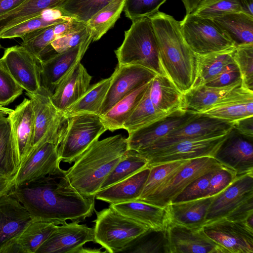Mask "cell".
Returning a JSON list of instances; mask_svg holds the SVG:
<instances>
[{
  "instance_id": "obj_1",
  "label": "cell",
  "mask_w": 253,
  "mask_h": 253,
  "mask_svg": "<svg viewBox=\"0 0 253 253\" xmlns=\"http://www.w3.org/2000/svg\"><path fill=\"white\" fill-rule=\"evenodd\" d=\"M11 192L25 207L33 221L62 225L67 220H84L94 210L95 196H84L71 184L60 167L29 183L13 187Z\"/></svg>"
},
{
  "instance_id": "obj_2",
  "label": "cell",
  "mask_w": 253,
  "mask_h": 253,
  "mask_svg": "<svg viewBox=\"0 0 253 253\" xmlns=\"http://www.w3.org/2000/svg\"><path fill=\"white\" fill-rule=\"evenodd\" d=\"M149 17L165 75L181 92L184 93L192 87L194 82L195 54L184 39L180 21L160 11Z\"/></svg>"
},
{
  "instance_id": "obj_3",
  "label": "cell",
  "mask_w": 253,
  "mask_h": 253,
  "mask_svg": "<svg viewBox=\"0 0 253 253\" xmlns=\"http://www.w3.org/2000/svg\"><path fill=\"white\" fill-rule=\"evenodd\" d=\"M128 150L126 138L121 134L96 140L66 170L71 184L83 196H95Z\"/></svg>"
},
{
  "instance_id": "obj_4",
  "label": "cell",
  "mask_w": 253,
  "mask_h": 253,
  "mask_svg": "<svg viewBox=\"0 0 253 253\" xmlns=\"http://www.w3.org/2000/svg\"><path fill=\"white\" fill-rule=\"evenodd\" d=\"M125 32L122 44L115 53L119 65H135L156 74L165 75L162 68L156 35L149 17L134 20Z\"/></svg>"
},
{
  "instance_id": "obj_5",
  "label": "cell",
  "mask_w": 253,
  "mask_h": 253,
  "mask_svg": "<svg viewBox=\"0 0 253 253\" xmlns=\"http://www.w3.org/2000/svg\"><path fill=\"white\" fill-rule=\"evenodd\" d=\"M95 212L94 243L104 248L105 252L125 251L149 229L122 214L111 205Z\"/></svg>"
},
{
  "instance_id": "obj_6",
  "label": "cell",
  "mask_w": 253,
  "mask_h": 253,
  "mask_svg": "<svg viewBox=\"0 0 253 253\" xmlns=\"http://www.w3.org/2000/svg\"><path fill=\"white\" fill-rule=\"evenodd\" d=\"M106 130L98 115L84 113L69 118L57 148L60 162H74Z\"/></svg>"
},
{
  "instance_id": "obj_7",
  "label": "cell",
  "mask_w": 253,
  "mask_h": 253,
  "mask_svg": "<svg viewBox=\"0 0 253 253\" xmlns=\"http://www.w3.org/2000/svg\"><path fill=\"white\" fill-rule=\"evenodd\" d=\"M51 94L42 86L37 92H26L34 114V132L30 152L47 142H52L58 147L65 131L68 119L53 104Z\"/></svg>"
},
{
  "instance_id": "obj_8",
  "label": "cell",
  "mask_w": 253,
  "mask_h": 253,
  "mask_svg": "<svg viewBox=\"0 0 253 253\" xmlns=\"http://www.w3.org/2000/svg\"><path fill=\"white\" fill-rule=\"evenodd\" d=\"M184 39L195 54H202L234 47L211 19L193 13L180 21Z\"/></svg>"
},
{
  "instance_id": "obj_9",
  "label": "cell",
  "mask_w": 253,
  "mask_h": 253,
  "mask_svg": "<svg viewBox=\"0 0 253 253\" xmlns=\"http://www.w3.org/2000/svg\"><path fill=\"white\" fill-rule=\"evenodd\" d=\"M232 128V123L205 115L196 114L187 122L166 136L137 152L141 156H144L179 141L209 138L223 135L228 133Z\"/></svg>"
},
{
  "instance_id": "obj_10",
  "label": "cell",
  "mask_w": 253,
  "mask_h": 253,
  "mask_svg": "<svg viewBox=\"0 0 253 253\" xmlns=\"http://www.w3.org/2000/svg\"><path fill=\"white\" fill-rule=\"evenodd\" d=\"M222 166L212 157L191 159L154 194L140 201L166 207L195 179Z\"/></svg>"
},
{
  "instance_id": "obj_11",
  "label": "cell",
  "mask_w": 253,
  "mask_h": 253,
  "mask_svg": "<svg viewBox=\"0 0 253 253\" xmlns=\"http://www.w3.org/2000/svg\"><path fill=\"white\" fill-rule=\"evenodd\" d=\"M79 221L57 225L55 230L36 253H100L98 249H85L86 243L94 242V229Z\"/></svg>"
},
{
  "instance_id": "obj_12",
  "label": "cell",
  "mask_w": 253,
  "mask_h": 253,
  "mask_svg": "<svg viewBox=\"0 0 253 253\" xmlns=\"http://www.w3.org/2000/svg\"><path fill=\"white\" fill-rule=\"evenodd\" d=\"M227 134L212 138L179 141L142 156L147 160L149 168L176 161L213 157Z\"/></svg>"
},
{
  "instance_id": "obj_13",
  "label": "cell",
  "mask_w": 253,
  "mask_h": 253,
  "mask_svg": "<svg viewBox=\"0 0 253 253\" xmlns=\"http://www.w3.org/2000/svg\"><path fill=\"white\" fill-rule=\"evenodd\" d=\"M202 227L225 253H253V229L244 221L235 222L223 218L207 223Z\"/></svg>"
},
{
  "instance_id": "obj_14",
  "label": "cell",
  "mask_w": 253,
  "mask_h": 253,
  "mask_svg": "<svg viewBox=\"0 0 253 253\" xmlns=\"http://www.w3.org/2000/svg\"><path fill=\"white\" fill-rule=\"evenodd\" d=\"M0 59L26 92L34 93L41 88L40 61L26 48L21 45L8 47Z\"/></svg>"
},
{
  "instance_id": "obj_15",
  "label": "cell",
  "mask_w": 253,
  "mask_h": 253,
  "mask_svg": "<svg viewBox=\"0 0 253 253\" xmlns=\"http://www.w3.org/2000/svg\"><path fill=\"white\" fill-rule=\"evenodd\" d=\"M156 75L141 66L118 64L111 75V83L99 116L106 113L121 99L150 82Z\"/></svg>"
},
{
  "instance_id": "obj_16",
  "label": "cell",
  "mask_w": 253,
  "mask_h": 253,
  "mask_svg": "<svg viewBox=\"0 0 253 253\" xmlns=\"http://www.w3.org/2000/svg\"><path fill=\"white\" fill-rule=\"evenodd\" d=\"M213 158L239 177L253 173V138L232 128L216 150Z\"/></svg>"
},
{
  "instance_id": "obj_17",
  "label": "cell",
  "mask_w": 253,
  "mask_h": 253,
  "mask_svg": "<svg viewBox=\"0 0 253 253\" xmlns=\"http://www.w3.org/2000/svg\"><path fill=\"white\" fill-rule=\"evenodd\" d=\"M57 148L54 143L47 142L32 150L21 163L14 175L13 187L44 177L59 168L61 162Z\"/></svg>"
},
{
  "instance_id": "obj_18",
  "label": "cell",
  "mask_w": 253,
  "mask_h": 253,
  "mask_svg": "<svg viewBox=\"0 0 253 253\" xmlns=\"http://www.w3.org/2000/svg\"><path fill=\"white\" fill-rule=\"evenodd\" d=\"M167 231L170 253H225L205 233L202 227H192L170 222Z\"/></svg>"
},
{
  "instance_id": "obj_19",
  "label": "cell",
  "mask_w": 253,
  "mask_h": 253,
  "mask_svg": "<svg viewBox=\"0 0 253 253\" xmlns=\"http://www.w3.org/2000/svg\"><path fill=\"white\" fill-rule=\"evenodd\" d=\"M253 197V173L237 177L226 188L215 195L208 209L205 224L224 218Z\"/></svg>"
},
{
  "instance_id": "obj_20",
  "label": "cell",
  "mask_w": 253,
  "mask_h": 253,
  "mask_svg": "<svg viewBox=\"0 0 253 253\" xmlns=\"http://www.w3.org/2000/svg\"><path fill=\"white\" fill-rule=\"evenodd\" d=\"M196 114L183 109L175 110L161 119L128 133V150L138 151L187 122Z\"/></svg>"
},
{
  "instance_id": "obj_21",
  "label": "cell",
  "mask_w": 253,
  "mask_h": 253,
  "mask_svg": "<svg viewBox=\"0 0 253 253\" xmlns=\"http://www.w3.org/2000/svg\"><path fill=\"white\" fill-rule=\"evenodd\" d=\"M92 42H85L67 51L54 54L40 62L42 86L51 94L58 83L84 55Z\"/></svg>"
},
{
  "instance_id": "obj_22",
  "label": "cell",
  "mask_w": 253,
  "mask_h": 253,
  "mask_svg": "<svg viewBox=\"0 0 253 253\" xmlns=\"http://www.w3.org/2000/svg\"><path fill=\"white\" fill-rule=\"evenodd\" d=\"M81 61L74 65L50 95L53 104L63 113L81 98L90 86L92 76Z\"/></svg>"
},
{
  "instance_id": "obj_23",
  "label": "cell",
  "mask_w": 253,
  "mask_h": 253,
  "mask_svg": "<svg viewBox=\"0 0 253 253\" xmlns=\"http://www.w3.org/2000/svg\"><path fill=\"white\" fill-rule=\"evenodd\" d=\"M200 114L230 123L253 116V91L241 85Z\"/></svg>"
},
{
  "instance_id": "obj_24",
  "label": "cell",
  "mask_w": 253,
  "mask_h": 253,
  "mask_svg": "<svg viewBox=\"0 0 253 253\" xmlns=\"http://www.w3.org/2000/svg\"><path fill=\"white\" fill-rule=\"evenodd\" d=\"M33 220L25 207L11 191L0 196V248Z\"/></svg>"
},
{
  "instance_id": "obj_25",
  "label": "cell",
  "mask_w": 253,
  "mask_h": 253,
  "mask_svg": "<svg viewBox=\"0 0 253 253\" xmlns=\"http://www.w3.org/2000/svg\"><path fill=\"white\" fill-rule=\"evenodd\" d=\"M21 163L30 152L34 132V114L29 98H25L8 116Z\"/></svg>"
},
{
  "instance_id": "obj_26",
  "label": "cell",
  "mask_w": 253,
  "mask_h": 253,
  "mask_svg": "<svg viewBox=\"0 0 253 253\" xmlns=\"http://www.w3.org/2000/svg\"><path fill=\"white\" fill-rule=\"evenodd\" d=\"M51 223L33 221L0 248V253H36L55 230Z\"/></svg>"
},
{
  "instance_id": "obj_27",
  "label": "cell",
  "mask_w": 253,
  "mask_h": 253,
  "mask_svg": "<svg viewBox=\"0 0 253 253\" xmlns=\"http://www.w3.org/2000/svg\"><path fill=\"white\" fill-rule=\"evenodd\" d=\"M110 205L148 229H165L170 222L167 207H161L139 201Z\"/></svg>"
},
{
  "instance_id": "obj_28",
  "label": "cell",
  "mask_w": 253,
  "mask_h": 253,
  "mask_svg": "<svg viewBox=\"0 0 253 253\" xmlns=\"http://www.w3.org/2000/svg\"><path fill=\"white\" fill-rule=\"evenodd\" d=\"M150 168L147 167L119 182L99 190L95 198L110 205L137 201L140 197Z\"/></svg>"
},
{
  "instance_id": "obj_29",
  "label": "cell",
  "mask_w": 253,
  "mask_h": 253,
  "mask_svg": "<svg viewBox=\"0 0 253 253\" xmlns=\"http://www.w3.org/2000/svg\"><path fill=\"white\" fill-rule=\"evenodd\" d=\"M241 85L242 81H240L221 87H211L205 84L192 87L183 93L181 109L192 113H201L212 107L231 91Z\"/></svg>"
},
{
  "instance_id": "obj_30",
  "label": "cell",
  "mask_w": 253,
  "mask_h": 253,
  "mask_svg": "<svg viewBox=\"0 0 253 253\" xmlns=\"http://www.w3.org/2000/svg\"><path fill=\"white\" fill-rule=\"evenodd\" d=\"M148 91L152 103L162 114L182 109L183 93L166 75L156 74L150 82Z\"/></svg>"
},
{
  "instance_id": "obj_31",
  "label": "cell",
  "mask_w": 253,
  "mask_h": 253,
  "mask_svg": "<svg viewBox=\"0 0 253 253\" xmlns=\"http://www.w3.org/2000/svg\"><path fill=\"white\" fill-rule=\"evenodd\" d=\"M214 196L169 204L167 207L170 222L192 227H202Z\"/></svg>"
},
{
  "instance_id": "obj_32",
  "label": "cell",
  "mask_w": 253,
  "mask_h": 253,
  "mask_svg": "<svg viewBox=\"0 0 253 253\" xmlns=\"http://www.w3.org/2000/svg\"><path fill=\"white\" fill-rule=\"evenodd\" d=\"M211 19L235 46L253 43V17L239 12Z\"/></svg>"
},
{
  "instance_id": "obj_33",
  "label": "cell",
  "mask_w": 253,
  "mask_h": 253,
  "mask_svg": "<svg viewBox=\"0 0 253 253\" xmlns=\"http://www.w3.org/2000/svg\"><path fill=\"white\" fill-rule=\"evenodd\" d=\"M234 47L202 54H195V76L192 87L206 84L233 62Z\"/></svg>"
},
{
  "instance_id": "obj_34",
  "label": "cell",
  "mask_w": 253,
  "mask_h": 253,
  "mask_svg": "<svg viewBox=\"0 0 253 253\" xmlns=\"http://www.w3.org/2000/svg\"><path fill=\"white\" fill-rule=\"evenodd\" d=\"M63 36H65L64 32L59 23L26 34L21 38V45L31 52L40 62L54 54L50 43Z\"/></svg>"
},
{
  "instance_id": "obj_35",
  "label": "cell",
  "mask_w": 253,
  "mask_h": 253,
  "mask_svg": "<svg viewBox=\"0 0 253 253\" xmlns=\"http://www.w3.org/2000/svg\"><path fill=\"white\" fill-rule=\"evenodd\" d=\"M150 82L121 99L106 113L100 116L102 123L107 130L114 131L123 129L124 123L141 100Z\"/></svg>"
},
{
  "instance_id": "obj_36",
  "label": "cell",
  "mask_w": 253,
  "mask_h": 253,
  "mask_svg": "<svg viewBox=\"0 0 253 253\" xmlns=\"http://www.w3.org/2000/svg\"><path fill=\"white\" fill-rule=\"evenodd\" d=\"M21 160L8 117L0 120V171L7 177L16 173Z\"/></svg>"
},
{
  "instance_id": "obj_37",
  "label": "cell",
  "mask_w": 253,
  "mask_h": 253,
  "mask_svg": "<svg viewBox=\"0 0 253 253\" xmlns=\"http://www.w3.org/2000/svg\"><path fill=\"white\" fill-rule=\"evenodd\" d=\"M111 79V76L90 86L81 98L63 113L64 116L68 119L79 114L91 113L99 115Z\"/></svg>"
},
{
  "instance_id": "obj_38",
  "label": "cell",
  "mask_w": 253,
  "mask_h": 253,
  "mask_svg": "<svg viewBox=\"0 0 253 253\" xmlns=\"http://www.w3.org/2000/svg\"><path fill=\"white\" fill-rule=\"evenodd\" d=\"M125 0H111L86 23L92 42L99 40L114 27L123 11Z\"/></svg>"
},
{
  "instance_id": "obj_39",
  "label": "cell",
  "mask_w": 253,
  "mask_h": 253,
  "mask_svg": "<svg viewBox=\"0 0 253 253\" xmlns=\"http://www.w3.org/2000/svg\"><path fill=\"white\" fill-rule=\"evenodd\" d=\"M70 17L63 16L55 9H47L40 15L15 25L0 34V39L22 38L33 31L65 21Z\"/></svg>"
},
{
  "instance_id": "obj_40",
  "label": "cell",
  "mask_w": 253,
  "mask_h": 253,
  "mask_svg": "<svg viewBox=\"0 0 253 253\" xmlns=\"http://www.w3.org/2000/svg\"><path fill=\"white\" fill-rule=\"evenodd\" d=\"M147 160L138 152L128 150L106 178L100 190L128 178L147 167Z\"/></svg>"
},
{
  "instance_id": "obj_41",
  "label": "cell",
  "mask_w": 253,
  "mask_h": 253,
  "mask_svg": "<svg viewBox=\"0 0 253 253\" xmlns=\"http://www.w3.org/2000/svg\"><path fill=\"white\" fill-rule=\"evenodd\" d=\"M111 0H64L55 8L65 17L85 23Z\"/></svg>"
},
{
  "instance_id": "obj_42",
  "label": "cell",
  "mask_w": 253,
  "mask_h": 253,
  "mask_svg": "<svg viewBox=\"0 0 253 253\" xmlns=\"http://www.w3.org/2000/svg\"><path fill=\"white\" fill-rule=\"evenodd\" d=\"M189 161L184 160L167 162L150 168V172L143 190L137 201H142L154 194Z\"/></svg>"
},
{
  "instance_id": "obj_43",
  "label": "cell",
  "mask_w": 253,
  "mask_h": 253,
  "mask_svg": "<svg viewBox=\"0 0 253 253\" xmlns=\"http://www.w3.org/2000/svg\"><path fill=\"white\" fill-rule=\"evenodd\" d=\"M148 87L123 125V129L126 130L128 134L167 116L159 112L153 105L149 97Z\"/></svg>"
},
{
  "instance_id": "obj_44",
  "label": "cell",
  "mask_w": 253,
  "mask_h": 253,
  "mask_svg": "<svg viewBox=\"0 0 253 253\" xmlns=\"http://www.w3.org/2000/svg\"><path fill=\"white\" fill-rule=\"evenodd\" d=\"M133 243L137 244L133 252L170 253L167 228L149 229Z\"/></svg>"
},
{
  "instance_id": "obj_45",
  "label": "cell",
  "mask_w": 253,
  "mask_h": 253,
  "mask_svg": "<svg viewBox=\"0 0 253 253\" xmlns=\"http://www.w3.org/2000/svg\"><path fill=\"white\" fill-rule=\"evenodd\" d=\"M233 58L239 70L242 86L253 91V43L235 46Z\"/></svg>"
},
{
  "instance_id": "obj_46",
  "label": "cell",
  "mask_w": 253,
  "mask_h": 253,
  "mask_svg": "<svg viewBox=\"0 0 253 253\" xmlns=\"http://www.w3.org/2000/svg\"><path fill=\"white\" fill-rule=\"evenodd\" d=\"M239 12H242L239 0H205L193 13L213 19L226 14Z\"/></svg>"
},
{
  "instance_id": "obj_47",
  "label": "cell",
  "mask_w": 253,
  "mask_h": 253,
  "mask_svg": "<svg viewBox=\"0 0 253 253\" xmlns=\"http://www.w3.org/2000/svg\"><path fill=\"white\" fill-rule=\"evenodd\" d=\"M220 167L214 169L195 179L177 195L170 204L181 203L205 197L210 180L214 171Z\"/></svg>"
},
{
  "instance_id": "obj_48",
  "label": "cell",
  "mask_w": 253,
  "mask_h": 253,
  "mask_svg": "<svg viewBox=\"0 0 253 253\" xmlns=\"http://www.w3.org/2000/svg\"><path fill=\"white\" fill-rule=\"evenodd\" d=\"M166 0H125L123 11L131 21L157 12Z\"/></svg>"
},
{
  "instance_id": "obj_49",
  "label": "cell",
  "mask_w": 253,
  "mask_h": 253,
  "mask_svg": "<svg viewBox=\"0 0 253 253\" xmlns=\"http://www.w3.org/2000/svg\"><path fill=\"white\" fill-rule=\"evenodd\" d=\"M23 91L0 59V105L5 107L11 103Z\"/></svg>"
},
{
  "instance_id": "obj_50",
  "label": "cell",
  "mask_w": 253,
  "mask_h": 253,
  "mask_svg": "<svg viewBox=\"0 0 253 253\" xmlns=\"http://www.w3.org/2000/svg\"><path fill=\"white\" fill-rule=\"evenodd\" d=\"M237 177L236 173L232 169L221 166L213 173L206 193V196H215L229 186Z\"/></svg>"
},
{
  "instance_id": "obj_51",
  "label": "cell",
  "mask_w": 253,
  "mask_h": 253,
  "mask_svg": "<svg viewBox=\"0 0 253 253\" xmlns=\"http://www.w3.org/2000/svg\"><path fill=\"white\" fill-rule=\"evenodd\" d=\"M89 39H92L86 26L79 31L56 39L50 43V46L54 54H56L69 50Z\"/></svg>"
},
{
  "instance_id": "obj_52",
  "label": "cell",
  "mask_w": 253,
  "mask_h": 253,
  "mask_svg": "<svg viewBox=\"0 0 253 253\" xmlns=\"http://www.w3.org/2000/svg\"><path fill=\"white\" fill-rule=\"evenodd\" d=\"M241 80V74L235 61L228 64L215 77L205 85L211 87L227 86Z\"/></svg>"
},
{
  "instance_id": "obj_53",
  "label": "cell",
  "mask_w": 253,
  "mask_h": 253,
  "mask_svg": "<svg viewBox=\"0 0 253 253\" xmlns=\"http://www.w3.org/2000/svg\"><path fill=\"white\" fill-rule=\"evenodd\" d=\"M252 214H253V197L238 207L224 218L232 221L242 222Z\"/></svg>"
},
{
  "instance_id": "obj_54",
  "label": "cell",
  "mask_w": 253,
  "mask_h": 253,
  "mask_svg": "<svg viewBox=\"0 0 253 253\" xmlns=\"http://www.w3.org/2000/svg\"><path fill=\"white\" fill-rule=\"evenodd\" d=\"M232 126L241 134L253 138V116L233 122Z\"/></svg>"
},
{
  "instance_id": "obj_55",
  "label": "cell",
  "mask_w": 253,
  "mask_h": 253,
  "mask_svg": "<svg viewBox=\"0 0 253 253\" xmlns=\"http://www.w3.org/2000/svg\"><path fill=\"white\" fill-rule=\"evenodd\" d=\"M26 0H0V16L20 6Z\"/></svg>"
},
{
  "instance_id": "obj_56",
  "label": "cell",
  "mask_w": 253,
  "mask_h": 253,
  "mask_svg": "<svg viewBox=\"0 0 253 253\" xmlns=\"http://www.w3.org/2000/svg\"><path fill=\"white\" fill-rule=\"evenodd\" d=\"M14 176L0 179V196L11 191L14 185Z\"/></svg>"
},
{
  "instance_id": "obj_57",
  "label": "cell",
  "mask_w": 253,
  "mask_h": 253,
  "mask_svg": "<svg viewBox=\"0 0 253 253\" xmlns=\"http://www.w3.org/2000/svg\"><path fill=\"white\" fill-rule=\"evenodd\" d=\"M185 8L186 14L194 12L199 5L205 0H181Z\"/></svg>"
},
{
  "instance_id": "obj_58",
  "label": "cell",
  "mask_w": 253,
  "mask_h": 253,
  "mask_svg": "<svg viewBox=\"0 0 253 253\" xmlns=\"http://www.w3.org/2000/svg\"><path fill=\"white\" fill-rule=\"evenodd\" d=\"M242 12L253 17V0H239Z\"/></svg>"
},
{
  "instance_id": "obj_59",
  "label": "cell",
  "mask_w": 253,
  "mask_h": 253,
  "mask_svg": "<svg viewBox=\"0 0 253 253\" xmlns=\"http://www.w3.org/2000/svg\"><path fill=\"white\" fill-rule=\"evenodd\" d=\"M12 109L0 105V120L8 116Z\"/></svg>"
},
{
  "instance_id": "obj_60",
  "label": "cell",
  "mask_w": 253,
  "mask_h": 253,
  "mask_svg": "<svg viewBox=\"0 0 253 253\" xmlns=\"http://www.w3.org/2000/svg\"><path fill=\"white\" fill-rule=\"evenodd\" d=\"M5 177L7 176H6L2 172L0 171V179Z\"/></svg>"
},
{
  "instance_id": "obj_61",
  "label": "cell",
  "mask_w": 253,
  "mask_h": 253,
  "mask_svg": "<svg viewBox=\"0 0 253 253\" xmlns=\"http://www.w3.org/2000/svg\"><path fill=\"white\" fill-rule=\"evenodd\" d=\"M1 48H2V46H1V44L0 43V50L1 49Z\"/></svg>"
}]
</instances>
